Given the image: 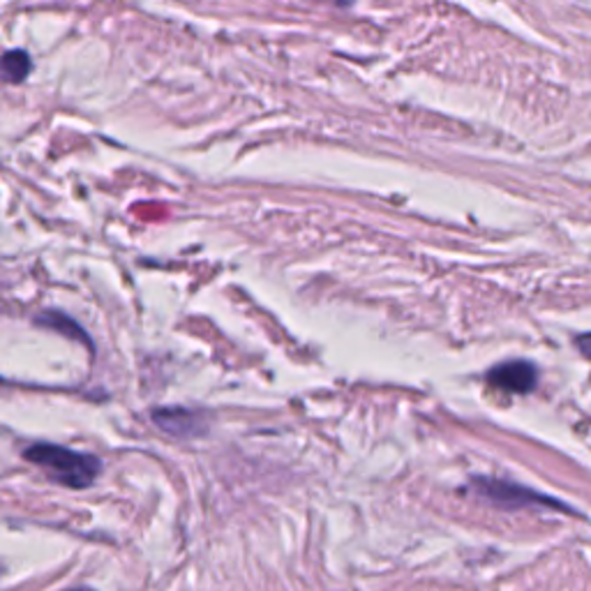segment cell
<instances>
[{"label": "cell", "mask_w": 591, "mask_h": 591, "mask_svg": "<svg viewBox=\"0 0 591 591\" xmlns=\"http://www.w3.org/2000/svg\"><path fill=\"white\" fill-rule=\"evenodd\" d=\"M24 457L39 470H45L47 476L70 490H86L102 474V460L81 453L60 443L35 441L24 451Z\"/></svg>", "instance_id": "cell-1"}, {"label": "cell", "mask_w": 591, "mask_h": 591, "mask_svg": "<svg viewBox=\"0 0 591 591\" xmlns=\"http://www.w3.org/2000/svg\"><path fill=\"white\" fill-rule=\"evenodd\" d=\"M474 490L485 497L488 501L503 506V509H524V506H545V509H557V511H568L566 506L553 497L538 495L530 488H522L518 483L509 480H497V478H474L472 480Z\"/></svg>", "instance_id": "cell-2"}, {"label": "cell", "mask_w": 591, "mask_h": 591, "mask_svg": "<svg viewBox=\"0 0 591 591\" xmlns=\"http://www.w3.org/2000/svg\"><path fill=\"white\" fill-rule=\"evenodd\" d=\"M488 382L501 391L524 395V393H532L536 389L538 370L534 363L518 358V361H506V363L495 366L488 372Z\"/></svg>", "instance_id": "cell-3"}, {"label": "cell", "mask_w": 591, "mask_h": 591, "mask_svg": "<svg viewBox=\"0 0 591 591\" xmlns=\"http://www.w3.org/2000/svg\"><path fill=\"white\" fill-rule=\"evenodd\" d=\"M155 426L178 439H193L206 432V418L201 412L187 409V407H162L153 412Z\"/></svg>", "instance_id": "cell-4"}, {"label": "cell", "mask_w": 591, "mask_h": 591, "mask_svg": "<svg viewBox=\"0 0 591 591\" xmlns=\"http://www.w3.org/2000/svg\"><path fill=\"white\" fill-rule=\"evenodd\" d=\"M35 324L42 326V328H49V331H56L60 335H66L70 337V340L74 343H81V345H86L89 349H93V340L86 335V331L81 328L79 322H74L72 316H68L66 312H56V310H45V312H39L35 316Z\"/></svg>", "instance_id": "cell-5"}, {"label": "cell", "mask_w": 591, "mask_h": 591, "mask_svg": "<svg viewBox=\"0 0 591 591\" xmlns=\"http://www.w3.org/2000/svg\"><path fill=\"white\" fill-rule=\"evenodd\" d=\"M31 56L24 49H8L3 56V77L8 83H21L31 74Z\"/></svg>", "instance_id": "cell-6"}, {"label": "cell", "mask_w": 591, "mask_h": 591, "mask_svg": "<svg viewBox=\"0 0 591 591\" xmlns=\"http://www.w3.org/2000/svg\"><path fill=\"white\" fill-rule=\"evenodd\" d=\"M576 345H578V349H580V351H582L587 358H591V333L580 335L578 340H576Z\"/></svg>", "instance_id": "cell-7"}, {"label": "cell", "mask_w": 591, "mask_h": 591, "mask_svg": "<svg viewBox=\"0 0 591 591\" xmlns=\"http://www.w3.org/2000/svg\"><path fill=\"white\" fill-rule=\"evenodd\" d=\"M66 591H93L91 587H77V589H66Z\"/></svg>", "instance_id": "cell-8"}]
</instances>
